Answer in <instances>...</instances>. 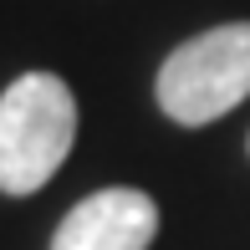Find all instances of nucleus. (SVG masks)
<instances>
[{
	"instance_id": "3",
	"label": "nucleus",
	"mask_w": 250,
	"mask_h": 250,
	"mask_svg": "<svg viewBox=\"0 0 250 250\" xmlns=\"http://www.w3.org/2000/svg\"><path fill=\"white\" fill-rule=\"evenodd\" d=\"M158 235V204L143 189H97L66 209L51 250H148Z\"/></svg>"
},
{
	"instance_id": "1",
	"label": "nucleus",
	"mask_w": 250,
	"mask_h": 250,
	"mask_svg": "<svg viewBox=\"0 0 250 250\" xmlns=\"http://www.w3.org/2000/svg\"><path fill=\"white\" fill-rule=\"evenodd\" d=\"M77 138L72 87L51 72H26L0 92V189L36 194L66 164Z\"/></svg>"
},
{
	"instance_id": "2",
	"label": "nucleus",
	"mask_w": 250,
	"mask_h": 250,
	"mask_svg": "<svg viewBox=\"0 0 250 250\" xmlns=\"http://www.w3.org/2000/svg\"><path fill=\"white\" fill-rule=\"evenodd\" d=\"M250 97V21H230L189 36L158 66V107L184 128L225 118Z\"/></svg>"
}]
</instances>
